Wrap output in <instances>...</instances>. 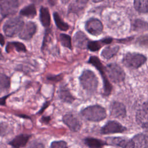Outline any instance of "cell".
Segmentation results:
<instances>
[{"label":"cell","instance_id":"40","mask_svg":"<svg viewBox=\"0 0 148 148\" xmlns=\"http://www.w3.org/2000/svg\"><path fill=\"white\" fill-rule=\"evenodd\" d=\"M145 130L148 132V127H147L146 128H145Z\"/></svg>","mask_w":148,"mask_h":148},{"label":"cell","instance_id":"27","mask_svg":"<svg viewBox=\"0 0 148 148\" xmlns=\"http://www.w3.org/2000/svg\"><path fill=\"white\" fill-rule=\"evenodd\" d=\"M87 1H75L69 5V11L71 12L77 13L80 12L81 10L84 9L86 3Z\"/></svg>","mask_w":148,"mask_h":148},{"label":"cell","instance_id":"26","mask_svg":"<svg viewBox=\"0 0 148 148\" xmlns=\"http://www.w3.org/2000/svg\"><path fill=\"white\" fill-rule=\"evenodd\" d=\"M84 143L90 148H101L105 144L102 141L92 138H86Z\"/></svg>","mask_w":148,"mask_h":148},{"label":"cell","instance_id":"1","mask_svg":"<svg viewBox=\"0 0 148 148\" xmlns=\"http://www.w3.org/2000/svg\"><path fill=\"white\" fill-rule=\"evenodd\" d=\"M79 81L82 87L88 92H94L98 88V79L95 74L89 69L82 72Z\"/></svg>","mask_w":148,"mask_h":148},{"label":"cell","instance_id":"37","mask_svg":"<svg viewBox=\"0 0 148 148\" xmlns=\"http://www.w3.org/2000/svg\"><path fill=\"white\" fill-rule=\"evenodd\" d=\"M50 120V117L49 116H43L41 119V121L45 123H48Z\"/></svg>","mask_w":148,"mask_h":148},{"label":"cell","instance_id":"20","mask_svg":"<svg viewBox=\"0 0 148 148\" xmlns=\"http://www.w3.org/2000/svg\"><path fill=\"white\" fill-rule=\"evenodd\" d=\"M13 48H14L18 52L25 53L27 51V49L25 45L23 43L18 41H12L8 42L6 45L5 50L7 53H9Z\"/></svg>","mask_w":148,"mask_h":148},{"label":"cell","instance_id":"28","mask_svg":"<svg viewBox=\"0 0 148 148\" xmlns=\"http://www.w3.org/2000/svg\"><path fill=\"white\" fill-rule=\"evenodd\" d=\"M60 41L62 46L66 47L70 50L72 49L71 37L65 34H60L59 36Z\"/></svg>","mask_w":148,"mask_h":148},{"label":"cell","instance_id":"38","mask_svg":"<svg viewBox=\"0 0 148 148\" xmlns=\"http://www.w3.org/2000/svg\"><path fill=\"white\" fill-rule=\"evenodd\" d=\"M5 45V38L2 34L0 33V45L3 46Z\"/></svg>","mask_w":148,"mask_h":148},{"label":"cell","instance_id":"12","mask_svg":"<svg viewBox=\"0 0 148 148\" xmlns=\"http://www.w3.org/2000/svg\"><path fill=\"white\" fill-rule=\"evenodd\" d=\"M136 120L138 124L142 128L145 129L148 127V102L145 103L138 110L136 115Z\"/></svg>","mask_w":148,"mask_h":148},{"label":"cell","instance_id":"30","mask_svg":"<svg viewBox=\"0 0 148 148\" xmlns=\"http://www.w3.org/2000/svg\"><path fill=\"white\" fill-rule=\"evenodd\" d=\"M134 27L135 29H146L148 28V25L145 21L140 20H137L134 23Z\"/></svg>","mask_w":148,"mask_h":148},{"label":"cell","instance_id":"3","mask_svg":"<svg viewBox=\"0 0 148 148\" xmlns=\"http://www.w3.org/2000/svg\"><path fill=\"white\" fill-rule=\"evenodd\" d=\"M81 114L86 119L91 121H99L106 117L105 109L98 105L85 108L81 111Z\"/></svg>","mask_w":148,"mask_h":148},{"label":"cell","instance_id":"2","mask_svg":"<svg viewBox=\"0 0 148 148\" xmlns=\"http://www.w3.org/2000/svg\"><path fill=\"white\" fill-rule=\"evenodd\" d=\"M24 25V21L20 17H14L6 21L3 26V31L6 36L13 38L19 34Z\"/></svg>","mask_w":148,"mask_h":148},{"label":"cell","instance_id":"34","mask_svg":"<svg viewBox=\"0 0 148 148\" xmlns=\"http://www.w3.org/2000/svg\"><path fill=\"white\" fill-rule=\"evenodd\" d=\"M11 94H8L3 97L0 98V105L1 106H5L6 105V100Z\"/></svg>","mask_w":148,"mask_h":148},{"label":"cell","instance_id":"5","mask_svg":"<svg viewBox=\"0 0 148 148\" xmlns=\"http://www.w3.org/2000/svg\"><path fill=\"white\" fill-rule=\"evenodd\" d=\"M88 62V63L92 64L94 66H95L100 73L103 79L104 94L106 96L109 95L112 91V85L110 84L108 79H107V77L105 73L106 71L102 64L101 62L99 59L95 56H91L89 58Z\"/></svg>","mask_w":148,"mask_h":148},{"label":"cell","instance_id":"21","mask_svg":"<svg viewBox=\"0 0 148 148\" xmlns=\"http://www.w3.org/2000/svg\"><path fill=\"white\" fill-rule=\"evenodd\" d=\"M20 14L27 17L34 18L36 15V9L35 5L31 3L24 6L20 11Z\"/></svg>","mask_w":148,"mask_h":148},{"label":"cell","instance_id":"23","mask_svg":"<svg viewBox=\"0 0 148 148\" xmlns=\"http://www.w3.org/2000/svg\"><path fill=\"white\" fill-rule=\"evenodd\" d=\"M10 86V77L6 75L0 73V92L7 91Z\"/></svg>","mask_w":148,"mask_h":148},{"label":"cell","instance_id":"15","mask_svg":"<svg viewBox=\"0 0 148 148\" xmlns=\"http://www.w3.org/2000/svg\"><path fill=\"white\" fill-rule=\"evenodd\" d=\"M73 40L74 45L76 47L82 49L87 48V45L90 41L84 33L80 31H79L75 33L73 36Z\"/></svg>","mask_w":148,"mask_h":148},{"label":"cell","instance_id":"36","mask_svg":"<svg viewBox=\"0 0 148 148\" xmlns=\"http://www.w3.org/2000/svg\"><path fill=\"white\" fill-rule=\"evenodd\" d=\"M101 41L103 44H109L112 42V39L110 38H105L104 39H101Z\"/></svg>","mask_w":148,"mask_h":148},{"label":"cell","instance_id":"29","mask_svg":"<svg viewBox=\"0 0 148 148\" xmlns=\"http://www.w3.org/2000/svg\"><path fill=\"white\" fill-rule=\"evenodd\" d=\"M101 42L100 40L95 41H89L87 45V49L91 51H96L100 49L101 47Z\"/></svg>","mask_w":148,"mask_h":148},{"label":"cell","instance_id":"10","mask_svg":"<svg viewBox=\"0 0 148 148\" xmlns=\"http://www.w3.org/2000/svg\"><path fill=\"white\" fill-rule=\"evenodd\" d=\"M62 121L69 128L73 131L77 132L82 127V122L79 119L72 113H67L63 116Z\"/></svg>","mask_w":148,"mask_h":148},{"label":"cell","instance_id":"7","mask_svg":"<svg viewBox=\"0 0 148 148\" xmlns=\"http://www.w3.org/2000/svg\"><path fill=\"white\" fill-rule=\"evenodd\" d=\"M18 6L19 3L17 1H0V13L3 17H6L15 14Z\"/></svg>","mask_w":148,"mask_h":148},{"label":"cell","instance_id":"41","mask_svg":"<svg viewBox=\"0 0 148 148\" xmlns=\"http://www.w3.org/2000/svg\"><path fill=\"white\" fill-rule=\"evenodd\" d=\"M1 21H2V19L0 18V24H1Z\"/></svg>","mask_w":148,"mask_h":148},{"label":"cell","instance_id":"24","mask_svg":"<svg viewBox=\"0 0 148 148\" xmlns=\"http://www.w3.org/2000/svg\"><path fill=\"white\" fill-rule=\"evenodd\" d=\"M53 18L57 27L60 30L62 31H66L69 29L68 24L64 21V20L61 18V17L57 12H54L53 13Z\"/></svg>","mask_w":148,"mask_h":148},{"label":"cell","instance_id":"9","mask_svg":"<svg viewBox=\"0 0 148 148\" xmlns=\"http://www.w3.org/2000/svg\"><path fill=\"white\" fill-rule=\"evenodd\" d=\"M37 30V25L33 21H28L18 34L20 39L24 40H30L35 35Z\"/></svg>","mask_w":148,"mask_h":148},{"label":"cell","instance_id":"8","mask_svg":"<svg viewBox=\"0 0 148 148\" xmlns=\"http://www.w3.org/2000/svg\"><path fill=\"white\" fill-rule=\"evenodd\" d=\"M85 29L91 35L97 36L102 33L103 25L99 20L95 18H91L86 21Z\"/></svg>","mask_w":148,"mask_h":148},{"label":"cell","instance_id":"6","mask_svg":"<svg viewBox=\"0 0 148 148\" xmlns=\"http://www.w3.org/2000/svg\"><path fill=\"white\" fill-rule=\"evenodd\" d=\"M105 71L109 77L114 83H120L125 79V73L124 71L117 64L112 63L107 65Z\"/></svg>","mask_w":148,"mask_h":148},{"label":"cell","instance_id":"35","mask_svg":"<svg viewBox=\"0 0 148 148\" xmlns=\"http://www.w3.org/2000/svg\"><path fill=\"white\" fill-rule=\"evenodd\" d=\"M49 104H50V102L49 101H47V102H46L43 105V106H42V108H40V109L39 110V112H38V113H39V114H40V113H43V111L49 106Z\"/></svg>","mask_w":148,"mask_h":148},{"label":"cell","instance_id":"33","mask_svg":"<svg viewBox=\"0 0 148 148\" xmlns=\"http://www.w3.org/2000/svg\"><path fill=\"white\" fill-rule=\"evenodd\" d=\"M28 148H45L44 145L41 143H39V142H34L32 143H31Z\"/></svg>","mask_w":148,"mask_h":148},{"label":"cell","instance_id":"19","mask_svg":"<svg viewBox=\"0 0 148 148\" xmlns=\"http://www.w3.org/2000/svg\"><path fill=\"white\" fill-rule=\"evenodd\" d=\"M134 148H148V136L146 135L137 134L132 138Z\"/></svg>","mask_w":148,"mask_h":148},{"label":"cell","instance_id":"32","mask_svg":"<svg viewBox=\"0 0 148 148\" xmlns=\"http://www.w3.org/2000/svg\"><path fill=\"white\" fill-rule=\"evenodd\" d=\"M62 74H59L57 75H49L47 77V79L54 82H57L62 80Z\"/></svg>","mask_w":148,"mask_h":148},{"label":"cell","instance_id":"13","mask_svg":"<svg viewBox=\"0 0 148 148\" xmlns=\"http://www.w3.org/2000/svg\"><path fill=\"white\" fill-rule=\"evenodd\" d=\"M110 115L116 118H123L126 115L125 106L121 102H113L109 107Z\"/></svg>","mask_w":148,"mask_h":148},{"label":"cell","instance_id":"17","mask_svg":"<svg viewBox=\"0 0 148 148\" xmlns=\"http://www.w3.org/2000/svg\"><path fill=\"white\" fill-rule=\"evenodd\" d=\"M39 20L42 25L46 28H49L51 23V17L50 12L47 8L41 6L39 10Z\"/></svg>","mask_w":148,"mask_h":148},{"label":"cell","instance_id":"25","mask_svg":"<svg viewBox=\"0 0 148 148\" xmlns=\"http://www.w3.org/2000/svg\"><path fill=\"white\" fill-rule=\"evenodd\" d=\"M134 6L140 13H148V0H136L134 2Z\"/></svg>","mask_w":148,"mask_h":148},{"label":"cell","instance_id":"16","mask_svg":"<svg viewBox=\"0 0 148 148\" xmlns=\"http://www.w3.org/2000/svg\"><path fill=\"white\" fill-rule=\"evenodd\" d=\"M58 95L62 102L68 103H72L75 99V98L72 95L68 88L65 85L60 86Z\"/></svg>","mask_w":148,"mask_h":148},{"label":"cell","instance_id":"39","mask_svg":"<svg viewBox=\"0 0 148 148\" xmlns=\"http://www.w3.org/2000/svg\"><path fill=\"white\" fill-rule=\"evenodd\" d=\"M3 58V56H2V51H1V50L0 49V60H2Z\"/></svg>","mask_w":148,"mask_h":148},{"label":"cell","instance_id":"22","mask_svg":"<svg viewBox=\"0 0 148 148\" xmlns=\"http://www.w3.org/2000/svg\"><path fill=\"white\" fill-rule=\"evenodd\" d=\"M119 50V47L118 46H108L102 50L101 52V56L105 59L109 60L114 56L117 53Z\"/></svg>","mask_w":148,"mask_h":148},{"label":"cell","instance_id":"11","mask_svg":"<svg viewBox=\"0 0 148 148\" xmlns=\"http://www.w3.org/2000/svg\"><path fill=\"white\" fill-rule=\"evenodd\" d=\"M126 130L125 127L116 121H109L102 128L101 133L103 134H109L114 133L123 132Z\"/></svg>","mask_w":148,"mask_h":148},{"label":"cell","instance_id":"31","mask_svg":"<svg viewBox=\"0 0 148 148\" xmlns=\"http://www.w3.org/2000/svg\"><path fill=\"white\" fill-rule=\"evenodd\" d=\"M50 148H68L67 144L65 141H54L51 143Z\"/></svg>","mask_w":148,"mask_h":148},{"label":"cell","instance_id":"4","mask_svg":"<svg viewBox=\"0 0 148 148\" xmlns=\"http://www.w3.org/2000/svg\"><path fill=\"white\" fill-rule=\"evenodd\" d=\"M146 61V56L138 53H127L123 58V64L130 69H137L143 65Z\"/></svg>","mask_w":148,"mask_h":148},{"label":"cell","instance_id":"18","mask_svg":"<svg viewBox=\"0 0 148 148\" xmlns=\"http://www.w3.org/2000/svg\"><path fill=\"white\" fill-rule=\"evenodd\" d=\"M30 138L29 135L21 134L16 136L9 144L14 148H20L25 146Z\"/></svg>","mask_w":148,"mask_h":148},{"label":"cell","instance_id":"14","mask_svg":"<svg viewBox=\"0 0 148 148\" xmlns=\"http://www.w3.org/2000/svg\"><path fill=\"white\" fill-rule=\"evenodd\" d=\"M108 141L110 144L121 148H134V143L132 140L124 137L109 138Z\"/></svg>","mask_w":148,"mask_h":148}]
</instances>
